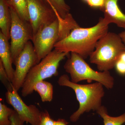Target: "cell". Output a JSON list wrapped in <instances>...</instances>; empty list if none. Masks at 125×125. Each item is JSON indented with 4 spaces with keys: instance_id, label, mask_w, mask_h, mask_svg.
<instances>
[{
    "instance_id": "ac0fdd59",
    "label": "cell",
    "mask_w": 125,
    "mask_h": 125,
    "mask_svg": "<svg viewBox=\"0 0 125 125\" xmlns=\"http://www.w3.org/2000/svg\"><path fill=\"white\" fill-rule=\"evenodd\" d=\"M14 110L0 102V125H11L10 116Z\"/></svg>"
},
{
    "instance_id": "7402d4cb",
    "label": "cell",
    "mask_w": 125,
    "mask_h": 125,
    "mask_svg": "<svg viewBox=\"0 0 125 125\" xmlns=\"http://www.w3.org/2000/svg\"><path fill=\"white\" fill-rule=\"evenodd\" d=\"M115 67L118 73L122 75H125V63L119 59L116 64Z\"/></svg>"
},
{
    "instance_id": "9c48e42d",
    "label": "cell",
    "mask_w": 125,
    "mask_h": 125,
    "mask_svg": "<svg viewBox=\"0 0 125 125\" xmlns=\"http://www.w3.org/2000/svg\"><path fill=\"white\" fill-rule=\"evenodd\" d=\"M38 63L37 56L33 44L31 41H30L18 55L14 64L16 69L11 83L16 90L18 91L22 88L29 72Z\"/></svg>"
},
{
    "instance_id": "7c38bea8",
    "label": "cell",
    "mask_w": 125,
    "mask_h": 125,
    "mask_svg": "<svg viewBox=\"0 0 125 125\" xmlns=\"http://www.w3.org/2000/svg\"><path fill=\"white\" fill-rule=\"evenodd\" d=\"M0 60L1 61L10 82L13 79L15 70L13 63L10 44L9 40L0 32Z\"/></svg>"
},
{
    "instance_id": "603a6c76",
    "label": "cell",
    "mask_w": 125,
    "mask_h": 125,
    "mask_svg": "<svg viewBox=\"0 0 125 125\" xmlns=\"http://www.w3.org/2000/svg\"><path fill=\"white\" fill-rule=\"evenodd\" d=\"M87 3L90 7L101 9L103 6L104 0H90Z\"/></svg>"
},
{
    "instance_id": "30bf717a",
    "label": "cell",
    "mask_w": 125,
    "mask_h": 125,
    "mask_svg": "<svg viewBox=\"0 0 125 125\" xmlns=\"http://www.w3.org/2000/svg\"><path fill=\"white\" fill-rule=\"evenodd\" d=\"M5 96L7 103L13 107L21 120L31 125H39L41 112L35 105H26L13 87V91H7Z\"/></svg>"
},
{
    "instance_id": "2e32d148",
    "label": "cell",
    "mask_w": 125,
    "mask_h": 125,
    "mask_svg": "<svg viewBox=\"0 0 125 125\" xmlns=\"http://www.w3.org/2000/svg\"><path fill=\"white\" fill-rule=\"evenodd\" d=\"M49 4L54 9L57 18L61 21L67 19L71 14L70 7L64 0H48Z\"/></svg>"
},
{
    "instance_id": "e0dca14e",
    "label": "cell",
    "mask_w": 125,
    "mask_h": 125,
    "mask_svg": "<svg viewBox=\"0 0 125 125\" xmlns=\"http://www.w3.org/2000/svg\"><path fill=\"white\" fill-rule=\"evenodd\" d=\"M96 112L103 118L104 125H122L125 123V113L118 116H110L107 109L103 106H101Z\"/></svg>"
},
{
    "instance_id": "d6986e66",
    "label": "cell",
    "mask_w": 125,
    "mask_h": 125,
    "mask_svg": "<svg viewBox=\"0 0 125 125\" xmlns=\"http://www.w3.org/2000/svg\"><path fill=\"white\" fill-rule=\"evenodd\" d=\"M0 80L7 91L12 92L13 90V87L12 83L9 79L4 67L2 62L0 60Z\"/></svg>"
},
{
    "instance_id": "4316f807",
    "label": "cell",
    "mask_w": 125,
    "mask_h": 125,
    "mask_svg": "<svg viewBox=\"0 0 125 125\" xmlns=\"http://www.w3.org/2000/svg\"><path fill=\"white\" fill-rule=\"evenodd\" d=\"M83 0L84 1H85V2H87V3H88V1H89L90 0Z\"/></svg>"
},
{
    "instance_id": "484cf974",
    "label": "cell",
    "mask_w": 125,
    "mask_h": 125,
    "mask_svg": "<svg viewBox=\"0 0 125 125\" xmlns=\"http://www.w3.org/2000/svg\"><path fill=\"white\" fill-rule=\"evenodd\" d=\"M119 59L125 63V52L122 54Z\"/></svg>"
},
{
    "instance_id": "52a82bcc",
    "label": "cell",
    "mask_w": 125,
    "mask_h": 125,
    "mask_svg": "<svg viewBox=\"0 0 125 125\" xmlns=\"http://www.w3.org/2000/svg\"><path fill=\"white\" fill-rule=\"evenodd\" d=\"M10 9L11 18L10 49L14 64L16 58L27 43L32 40L33 32L30 22L21 19L13 10Z\"/></svg>"
},
{
    "instance_id": "d4e9b609",
    "label": "cell",
    "mask_w": 125,
    "mask_h": 125,
    "mask_svg": "<svg viewBox=\"0 0 125 125\" xmlns=\"http://www.w3.org/2000/svg\"><path fill=\"white\" fill-rule=\"evenodd\" d=\"M119 36L121 38L122 40L123 41V42L125 45V30L122 31L121 32L118 34Z\"/></svg>"
},
{
    "instance_id": "4fadbf2b",
    "label": "cell",
    "mask_w": 125,
    "mask_h": 125,
    "mask_svg": "<svg viewBox=\"0 0 125 125\" xmlns=\"http://www.w3.org/2000/svg\"><path fill=\"white\" fill-rule=\"evenodd\" d=\"M11 18L10 7L5 0H0V32L7 39H10Z\"/></svg>"
},
{
    "instance_id": "3957f363",
    "label": "cell",
    "mask_w": 125,
    "mask_h": 125,
    "mask_svg": "<svg viewBox=\"0 0 125 125\" xmlns=\"http://www.w3.org/2000/svg\"><path fill=\"white\" fill-rule=\"evenodd\" d=\"M79 26L72 16L64 21L57 18L52 22L40 28L32 40L38 63L52 51L57 42Z\"/></svg>"
},
{
    "instance_id": "9a60e30c",
    "label": "cell",
    "mask_w": 125,
    "mask_h": 125,
    "mask_svg": "<svg viewBox=\"0 0 125 125\" xmlns=\"http://www.w3.org/2000/svg\"><path fill=\"white\" fill-rule=\"evenodd\" d=\"M10 8L13 10L21 19L29 22L27 0H5Z\"/></svg>"
},
{
    "instance_id": "8fae6325",
    "label": "cell",
    "mask_w": 125,
    "mask_h": 125,
    "mask_svg": "<svg viewBox=\"0 0 125 125\" xmlns=\"http://www.w3.org/2000/svg\"><path fill=\"white\" fill-rule=\"evenodd\" d=\"M119 0H104L103 6L100 9L104 13V18L108 23L115 24L125 30V14L118 7Z\"/></svg>"
},
{
    "instance_id": "6da1fadb",
    "label": "cell",
    "mask_w": 125,
    "mask_h": 125,
    "mask_svg": "<svg viewBox=\"0 0 125 125\" xmlns=\"http://www.w3.org/2000/svg\"><path fill=\"white\" fill-rule=\"evenodd\" d=\"M109 24L104 18H101L93 27H76L57 42L54 48L62 52H74L86 59L94 51L99 40L108 32Z\"/></svg>"
},
{
    "instance_id": "277c9868",
    "label": "cell",
    "mask_w": 125,
    "mask_h": 125,
    "mask_svg": "<svg viewBox=\"0 0 125 125\" xmlns=\"http://www.w3.org/2000/svg\"><path fill=\"white\" fill-rule=\"evenodd\" d=\"M125 52V45L119 34L108 32L98 42L90 56V61L100 71H109L115 67Z\"/></svg>"
},
{
    "instance_id": "5b68a950",
    "label": "cell",
    "mask_w": 125,
    "mask_h": 125,
    "mask_svg": "<svg viewBox=\"0 0 125 125\" xmlns=\"http://www.w3.org/2000/svg\"><path fill=\"white\" fill-rule=\"evenodd\" d=\"M71 53L64 67L65 71L70 74L72 82L78 83L87 80L90 83L94 81L101 83L107 89L113 88L114 79L109 71H95L82 57L74 52Z\"/></svg>"
},
{
    "instance_id": "83f0119b",
    "label": "cell",
    "mask_w": 125,
    "mask_h": 125,
    "mask_svg": "<svg viewBox=\"0 0 125 125\" xmlns=\"http://www.w3.org/2000/svg\"><path fill=\"white\" fill-rule=\"evenodd\" d=\"M47 0V1H48V2H49V1H48V0Z\"/></svg>"
},
{
    "instance_id": "5bb4252c",
    "label": "cell",
    "mask_w": 125,
    "mask_h": 125,
    "mask_svg": "<svg viewBox=\"0 0 125 125\" xmlns=\"http://www.w3.org/2000/svg\"><path fill=\"white\" fill-rule=\"evenodd\" d=\"M33 91L37 92L42 102H50L53 98V85L47 81L42 80L33 85Z\"/></svg>"
},
{
    "instance_id": "cb8c5ba5",
    "label": "cell",
    "mask_w": 125,
    "mask_h": 125,
    "mask_svg": "<svg viewBox=\"0 0 125 125\" xmlns=\"http://www.w3.org/2000/svg\"><path fill=\"white\" fill-rule=\"evenodd\" d=\"M68 123L65 120L63 119H58L55 121L54 125H68Z\"/></svg>"
},
{
    "instance_id": "ffe728a7",
    "label": "cell",
    "mask_w": 125,
    "mask_h": 125,
    "mask_svg": "<svg viewBox=\"0 0 125 125\" xmlns=\"http://www.w3.org/2000/svg\"><path fill=\"white\" fill-rule=\"evenodd\" d=\"M55 122V121L51 117L49 113L47 110L41 112L39 125H54Z\"/></svg>"
},
{
    "instance_id": "44dd1931",
    "label": "cell",
    "mask_w": 125,
    "mask_h": 125,
    "mask_svg": "<svg viewBox=\"0 0 125 125\" xmlns=\"http://www.w3.org/2000/svg\"><path fill=\"white\" fill-rule=\"evenodd\" d=\"M11 122V125H23L24 122L20 118L17 113L14 110L10 117Z\"/></svg>"
},
{
    "instance_id": "7a4b0ae2",
    "label": "cell",
    "mask_w": 125,
    "mask_h": 125,
    "mask_svg": "<svg viewBox=\"0 0 125 125\" xmlns=\"http://www.w3.org/2000/svg\"><path fill=\"white\" fill-rule=\"evenodd\" d=\"M60 86L70 87L74 90L79 107L70 117L71 122L78 121L81 115L91 111H97L102 105V99L105 95L103 85L96 82L87 84H78L72 82L66 74L60 76L57 81Z\"/></svg>"
},
{
    "instance_id": "8992f818",
    "label": "cell",
    "mask_w": 125,
    "mask_h": 125,
    "mask_svg": "<svg viewBox=\"0 0 125 125\" xmlns=\"http://www.w3.org/2000/svg\"><path fill=\"white\" fill-rule=\"evenodd\" d=\"M69 54L54 49L34 66L29 72L23 84L22 96L25 97L32 93L33 85L37 82L58 75L60 62Z\"/></svg>"
},
{
    "instance_id": "ba28073f",
    "label": "cell",
    "mask_w": 125,
    "mask_h": 125,
    "mask_svg": "<svg viewBox=\"0 0 125 125\" xmlns=\"http://www.w3.org/2000/svg\"><path fill=\"white\" fill-rule=\"evenodd\" d=\"M27 1L33 38L42 27L52 22L58 18L47 0H27Z\"/></svg>"
}]
</instances>
